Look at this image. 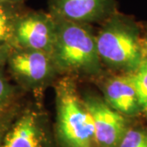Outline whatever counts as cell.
I'll use <instances>...</instances> for the list:
<instances>
[{
    "mask_svg": "<svg viewBox=\"0 0 147 147\" xmlns=\"http://www.w3.org/2000/svg\"><path fill=\"white\" fill-rule=\"evenodd\" d=\"M57 137L62 147H98L92 118L69 79L57 86Z\"/></svg>",
    "mask_w": 147,
    "mask_h": 147,
    "instance_id": "cell-1",
    "label": "cell"
},
{
    "mask_svg": "<svg viewBox=\"0 0 147 147\" xmlns=\"http://www.w3.org/2000/svg\"><path fill=\"white\" fill-rule=\"evenodd\" d=\"M56 21L57 34L53 55L58 65L69 70L96 72L100 69V58L96 40L89 30L79 22Z\"/></svg>",
    "mask_w": 147,
    "mask_h": 147,
    "instance_id": "cell-2",
    "label": "cell"
},
{
    "mask_svg": "<svg viewBox=\"0 0 147 147\" xmlns=\"http://www.w3.org/2000/svg\"><path fill=\"white\" fill-rule=\"evenodd\" d=\"M136 35L129 22L119 16L112 17L96 38L100 58L112 66L134 72L144 58Z\"/></svg>",
    "mask_w": 147,
    "mask_h": 147,
    "instance_id": "cell-3",
    "label": "cell"
},
{
    "mask_svg": "<svg viewBox=\"0 0 147 147\" xmlns=\"http://www.w3.org/2000/svg\"><path fill=\"white\" fill-rule=\"evenodd\" d=\"M57 34V21L41 12L20 14L14 26L13 37L18 45L26 50L53 54Z\"/></svg>",
    "mask_w": 147,
    "mask_h": 147,
    "instance_id": "cell-4",
    "label": "cell"
},
{
    "mask_svg": "<svg viewBox=\"0 0 147 147\" xmlns=\"http://www.w3.org/2000/svg\"><path fill=\"white\" fill-rule=\"evenodd\" d=\"M84 101L93 120L98 147H119L129 128L125 116L100 98L88 96Z\"/></svg>",
    "mask_w": 147,
    "mask_h": 147,
    "instance_id": "cell-5",
    "label": "cell"
},
{
    "mask_svg": "<svg viewBox=\"0 0 147 147\" xmlns=\"http://www.w3.org/2000/svg\"><path fill=\"white\" fill-rule=\"evenodd\" d=\"M0 147H54L45 119L27 111L11 124Z\"/></svg>",
    "mask_w": 147,
    "mask_h": 147,
    "instance_id": "cell-6",
    "label": "cell"
},
{
    "mask_svg": "<svg viewBox=\"0 0 147 147\" xmlns=\"http://www.w3.org/2000/svg\"><path fill=\"white\" fill-rule=\"evenodd\" d=\"M51 11L56 19L74 22L100 20L112 11V0H51Z\"/></svg>",
    "mask_w": 147,
    "mask_h": 147,
    "instance_id": "cell-7",
    "label": "cell"
},
{
    "mask_svg": "<svg viewBox=\"0 0 147 147\" xmlns=\"http://www.w3.org/2000/svg\"><path fill=\"white\" fill-rule=\"evenodd\" d=\"M105 102L124 116L142 112L132 73L110 79L105 86Z\"/></svg>",
    "mask_w": 147,
    "mask_h": 147,
    "instance_id": "cell-8",
    "label": "cell"
},
{
    "mask_svg": "<svg viewBox=\"0 0 147 147\" xmlns=\"http://www.w3.org/2000/svg\"><path fill=\"white\" fill-rule=\"evenodd\" d=\"M50 54L42 51L26 50L13 54L9 59L11 71L24 81L42 82L52 72Z\"/></svg>",
    "mask_w": 147,
    "mask_h": 147,
    "instance_id": "cell-9",
    "label": "cell"
},
{
    "mask_svg": "<svg viewBox=\"0 0 147 147\" xmlns=\"http://www.w3.org/2000/svg\"><path fill=\"white\" fill-rule=\"evenodd\" d=\"M16 6L0 3V43L13 37L14 26L18 16Z\"/></svg>",
    "mask_w": 147,
    "mask_h": 147,
    "instance_id": "cell-10",
    "label": "cell"
},
{
    "mask_svg": "<svg viewBox=\"0 0 147 147\" xmlns=\"http://www.w3.org/2000/svg\"><path fill=\"white\" fill-rule=\"evenodd\" d=\"M142 112L147 114V57H144L132 73Z\"/></svg>",
    "mask_w": 147,
    "mask_h": 147,
    "instance_id": "cell-11",
    "label": "cell"
},
{
    "mask_svg": "<svg viewBox=\"0 0 147 147\" xmlns=\"http://www.w3.org/2000/svg\"><path fill=\"white\" fill-rule=\"evenodd\" d=\"M119 147H147V131L129 127Z\"/></svg>",
    "mask_w": 147,
    "mask_h": 147,
    "instance_id": "cell-12",
    "label": "cell"
},
{
    "mask_svg": "<svg viewBox=\"0 0 147 147\" xmlns=\"http://www.w3.org/2000/svg\"><path fill=\"white\" fill-rule=\"evenodd\" d=\"M12 93L11 88L3 76L0 74V111H3Z\"/></svg>",
    "mask_w": 147,
    "mask_h": 147,
    "instance_id": "cell-13",
    "label": "cell"
},
{
    "mask_svg": "<svg viewBox=\"0 0 147 147\" xmlns=\"http://www.w3.org/2000/svg\"><path fill=\"white\" fill-rule=\"evenodd\" d=\"M11 122L8 116L3 113V111H0V144L4 137L7 131L10 127Z\"/></svg>",
    "mask_w": 147,
    "mask_h": 147,
    "instance_id": "cell-14",
    "label": "cell"
},
{
    "mask_svg": "<svg viewBox=\"0 0 147 147\" xmlns=\"http://www.w3.org/2000/svg\"><path fill=\"white\" fill-rule=\"evenodd\" d=\"M10 48L7 43H0V66L3 64L9 56Z\"/></svg>",
    "mask_w": 147,
    "mask_h": 147,
    "instance_id": "cell-15",
    "label": "cell"
},
{
    "mask_svg": "<svg viewBox=\"0 0 147 147\" xmlns=\"http://www.w3.org/2000/svg\"><path fill=\"white\" fill-rule=\"evenodd\" d=\"M24 0H0V3H6V4H13L18 5L19 3H22Z\"/></svg>",
    "mask_w": 147,
    "mask_h": 147,
    "instance_id": "cell-16",
    "label": "cell"
},
{
    "mask_svg": "<svg viewBox=\"0 0 147 147\" xmlns=\"http://www.w3.org/2000/svg\"><path fill=\"white\" fill-rule=\"evenodd\" d=\"M145 48H146V52L147 53V38L146 39V41H145Z\"/></svg>",
    "mask_w": 147,
    "mask_h": 147,
    "instance_id": "cell-17",
    "label": "cell"
}]
</instances>
